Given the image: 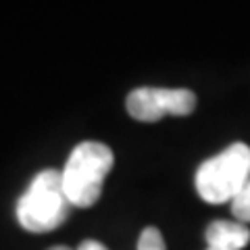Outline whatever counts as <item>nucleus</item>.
Returning a JSON list of instances; mask_svg holds the SVG:
<instances>
[{
  "label": "nucleus",
  "instance_id": "0eeeda50",
  "mask_svg": "<svg viewBox=\"0 0 250 250\" xmlns=\"http://www.w3.org/2000/svg\"><path fill=\"white\" fill-rule=\"evenodd\" d=\"M138 250H167L165 238H163V233L156 229V228L148 225V228H146L142 233H140Z\"/></svg>",
  "mask_w": 250,
  "mask_h": 250
},
{
  "label": "nucleus",
  "instance_id": "f03ea898",
  "mask_svg": "<svg viewBox=\"0 0 250 250\" xmlns=\"http://www.w3.org/2000/svg\"><path fill=\"white\" fill-rule=\"evenodd\" d=\"M196 192L210 205L231 202L250 182V146L236 142L196 169Z\"/></svg>",
  "mask_w": 250,
  "mask_h": 250
},
{
  "label": "nucleus",
  "instance_id": "6e6552de",
  "mask_svg": "<svg viewBox=\"0 0 250 250\" xmlns=\"http://www.w3.org/2000/svg\"><path fill=\"white\" fill-rule=\"evenodd\" d=\"M77 250H108L104 244H100V242L96 240H83L80 246H77Z\"/></svg>",
  "mask_w": 250,
  "mask_h": 250
},
{
  "label": "nucleus",
  "instance_id": "1a4fd4ad",
  "mask_svg": "<svg viewBox=\"0 0 250 250\" xmlns=\"http://www.w3.org/2000/svg\"><path fill=\"white\" fill-rule=\"evenodd\" d=\"M48 250H71V248H67V246H52V248H48Z\"/></svg>",
  "mask_w": 250,
  "mask_h": 250
},
{
  "label": "nucleus",
  "instance_id": "f257e3e1",
  "mask_svg": "<svg viewBox=\"0 0 250 250\" xmlns=\"http://www.w3.org/2000/svg\"><path fill=\"white\" fill-rule=\"evenodd\" d=\"M113 163V150L103 142H82L73 148L61 171L62 190L71 207L88 208L96 205Z\"/></svg>",
  "mask_w": 250,
  "mask_h": 250
},
{
  "label": "nucleus",
  "instance_id": "20e7f679",
  "mask_svg": "<svg viewBox=\"0 0 250 250\" xmlns=\"http://www.w3.org/2000/svg\"><path fill=\"white\" fill-rule=\"evenodd\" d=\"M136 121L154 123L167 115L186 117L196 108V96L188 88H136L125 100Z\"/></svg>",
  "mask_w": 250,
  "mask_h": 250
},
{
  "label": "nucleus",
  "instance_id": "39448f33",
  "mask_svg": "<svg viewBox=\"0 0 250 250\" xmlns=\"http://www.w3.org/2000/svg\"><path fill=\"white\" fill-rule=\"evenodd\" d=\"M205 250H242L250 242V229L238 221H213L207 228Z\"/></svg>",
  "mask_w": 250,
  "mask_h": 250
},
{
  "label": "nucleus",
  "instance_id": "423d86ee",
  "mask_svg": "<svg viewBox=\"0 0 250 250\" xmlns=\"http://www.w3.org/2000/svg\"><path fill=\"white\" fill-rule=\"evenodd\" d=\"M231 213L238 219V223H250V182L231 200Z\"/></svg>",
  "mask_w": 250,
  "mask_h": 250
},
{
  "label": "nucleus",
  "instance_id": "7ed1b4c3",
  "mask_svg": "<svg viewBox=\"0 0 250 250\" xmlns=\"http://www.w3.org/2000/svg\"><path fill=\"white\" fill-rule=\"evenodd\" d=\"M71 208L62 190L61 171H40L17 202V219L23 229L34 233H46L57 229L65 221Z\"/></svg>",
  "mask_w": 250,
  "mask_h": 250
}]
</instances>
